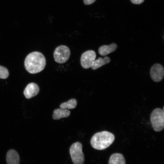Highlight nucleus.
<instances>
[{
    "label": "nucleus",
    "instance_id": "1",
    "mask_svg": "<svg viewBox=\"0 0 164 164\" xmlns=\"http://www.w3.org/2000/svg\"><path fill=\"white\" fill-rule=\"evenodd\" d=\"M46 65L45 57L41 53L37 51L29 53L26 57L24 66L26 70L32 74L40 72Z\"/></svg>",
    "mask_w": 164,
    "mask_h": 164
},
{
    "label": "nucleus",
    "instance_id": "2",
    "mask_svg": "<svg viewBox=\"0 0 164 164\" xmlns=\"http://www.w3.org/2000/svg\"><path fill=\"white\" fill-rule=\"evenodd\" d=\"M114 135L111 133L103 131L95 133L92 137L91 144L94 149L104 150L109 147L114 142Z\"/></svg>",
    "mask_w": 164,
    "mask_h": 164
},
{
    "label": "nucleus",
    "instance_id": "3",
    "mask_svg": "<svg viewBox=\"0 0 164 164\" xmlns=\"http://www.w3.org/2000/svg\"><path fill=\"white\" fill-rule=\"evenodd\" d=\"M150 121L155 131H162L164 128V111L159 108L154 110L151 114Z\"/></svg>",
    "mask_w": 164,
    "mask_h": 164
},
{
    "label": "nucleus",
    "instance_id": "4",
    "mask_svg": "<svg viewBox=\"0 0 164 164\" xmlns=\"http://www.w3.org/2000/svg\"><path fill=\"white\" fill-rule=\"evenodd\" d=\"M81 143L77 142L73 143L70 149V154L74 164H83L84 156L82 151Z\"/></svg>",
    "mask_w": 164,
    "mask_h": 164
},
{
    "label": "nucleus",
    "instance_id": "5",
    "mask_svg": "<svg viewBox=\"0 0 164 164\" xmlns=\"http://www.w3.org/2000/svg\"><path fill=\"white\" fill-rule=\"evenodd\" d=\"M70 54L69 48L65 45H60L57 47L53 53L55 61L59 63H63L69 59Z\"/></svg>",
    "mask_w": 164,
    "mask_h": 164
},
{
    "label": "nucleus",
    "instance_id": "6",
    "mask_svg": "<svg viewBox=\"0 0 164 164\" xmlns=\"http://www.w3.org/2000/svg\"><path fill=\"white\" fill-rule=\"evenodd\" d=\"M96 55L93 50H88L84 52L80 57V63L82 67L85 69L91 67L95 60Z\"/></svg>",
    "mask_w": 164,
    "mask_h": 164
},
{
    "label": "nucleus",
    "instance_id": "7",
    "mask_svg": "<svg viewBox=\"0 0 164 164\" xmlns=\"http://www.w3.org/2000/svg\"><path fill=\"white\" fill-rule=\"evenodd\" d=\"M150 75L153 80L155 82L161 81L164 75V68L162 65L159 63L154 64L150 70Z\"/></svg>",
    "mask_w": 164,
    "mask_h": 164
},
{
    "label": "nucleus",
    "instance_id": "8",
    "mask_svg": "<svg viewBox=\"0 0 164 164\" xmlns=\"http://www.w3.org/2000/svg\"><path fill=\"white\" fill-rule=\"evenodd\" d=\"M39 91V87L37 84L34 83H31L26 87L24 91V94L26 98L29 99L36 96Z\"/></svg>",
    "mask_w": 164,
    "mask_h": 164
},
{
    "label": "nucleus",
    "instance_id": "9",
    "mask_svg": "<svg viewBox=\"0 0 164 164\" xmlns=\"http://www.w3.org/2000/svg\"><path fill=\"white\" fill-rule=\"evenodd\" d=\"M6 160L7 164H19L20 158L18 152L13 149H10L7 152Z\"/></svg>",
    "mask_w": 164,
    "mask_h": 164
},
{
    "label": "nucleus",
    "instance_id": "10",
    "mask_svg": "<svg viewBox=\"0 0 164 164\" xmlns=\"http://www.w3.org/2000/svg\"><path fill=\"white\" fill-rule=\"evenodd\" d=\"M117 47V44L114 43L108 45H104L99 48L98 52L101 55L105 56L114 51Z\"/></svg>",
    "mask_w": 164,
    "mask_h": 164
},
{
    "label": "nucleus",
    "instance_id": "11",
    "mask_svg": "<svg viewBox=\"0 0 164 164\" xmlns=\"http://www.w3.org/2000/svg\"><path fill=\"white\" fill-rule=\"evenodd\" d=\"M53 118L54 120H59L61 118L68 117L70 114V111L68 110L57 108L53 111Z\"/></svg>",
    "mask_w": 164,
    "mask_h": 164
},
{
    "label": "nucleus",
    "instance_id": "12",
    "mask_svg": "<svg viewBox=\"0 0 164 164\" xmlns=\"http://www.w3.org/2000/svg\"><path fill=\"white\" fill-rule=\"evenodd\" d=\"M108 164H125V159L121 154L114 153L110 158Z\"/></svg>",
    "mask_w": 164,
    "mask_h": 164
},
{
    "label": "nucleus",
    "instance_id": "13",
    "mask_svg": "<svg viewBox=\"0 0 164 164\" xmlns=\"http://www.w3.org/2000/svg\"><path fill=\"white\" fill-rule=\"evenodd\" d=\"M110 61V59L108 56H105L104 58L99 57L95 60L91 67L92 70H95L109 63Z\"/></svg>",
    "mask_w": 164,
    "mask_h": 164
},
{
    "label": "nucleus",
    "instance_id": "14",
    "mask_svg": "<svg viewBox=\"0 0 164 164\" xmlns=\"http://www.w3.org/2000/svg\"><path fill=\"white\" fill-rule=\"evenodd\" d=\"M77 101L74 98L71 99L68 101L62 103L60 105V108L62 109L67 108L68 109H73L77 106Z\"/></svg>",
    "mask_w": 164,
    "mask_h": 164
},
{
    "label": "nucleus",
    "instance_id": "15",
    "mask_svg": "<svg viewBox=\"0 0 164 164\" xmlns=\"http://www.w3.org/2000/svg\"><path fill=\"white\" fill-rule=\"evenodd\" d=\"M9 76L8 70L5 67L0 65V78L5 79Z\"/></svg>",
    "mask_w": 164,
    "mask_h": 164
},
{
    "label": "nucleus",
    "instance_id": "16",
    "mask_svg": "<svg viewBox=\"0 0 164 164\" xmlns=\"http://www.w3.org/2000/svg\"><path fill=\"white\" fill-rule=\"evenodd\" d=\"M133 4H140L142 3L144 0H130Z\"/></svg>",
    "mask_w": 164,
    "mask_h": 164
},
{
    "label": "nucleus",
    "instance_id": "17",
    "mask_svg": "<svg viewBox=\"0 0 164 164\" xmlns=\"http://www.w3.org/2000/svg\"><path fill=\"white\" fill-rule=\"evenodd\" d=\"M96 0H84V3L86 5L91 4L94 2Z\"/></svg>",
    "mask_w": 164,
    "mask_h": 164
}]
</instances>
